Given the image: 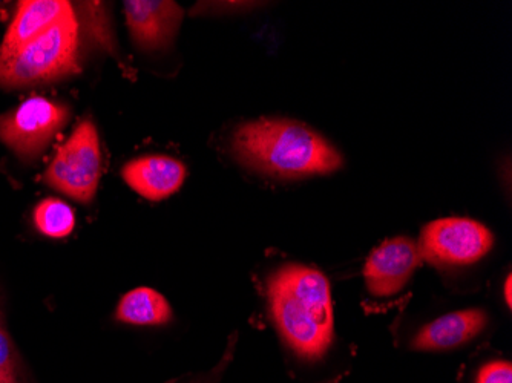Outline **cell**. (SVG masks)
<instances>
[{"label": "cell", "mask_w": 512, "mask_h": 383, "mask_svg": "<svg viewBox=\"0 0 512 383\" xmlns=\"http://www.w3.org/2000/svg\"><path fill=\"white\" fill-rule=\"evenodd\" d=\"M273 327L289 353L295 376L306 383H339L347 373L335 364L336 333L327 276L301 262L276 267L266 284Z\"/></svg>", "instance_id": "1"}, {"label": "cell", "mask_w": 512, "mask_h": 383, "mask_svg": "<svg viewBox=\"0 0 512 383\" xmlns=\"http://www.w3.org/2000/svg\"><path fill=\"white\" fill-rule=\"evenodd\" d=\"M232 146L244 166L272 177L330 174L342 166L341 155L321 135L290 120L246 123L235 132Z\"/></svg>", "instance_id": "2"}, {"label": "cell", "mask_w": 512, "mask_h": 383, "mask_svg": "<svg viewBox=\"0 0 512 383\" xmlns=\"http://www.w3.org/2000/svg\"><path fill=\"white\" fill-rule=\"evenodd\" d=\"M79 45V17L73 13L0 62V88H31L73 76Z\"/></svg>", "instance_id": "3"}, {"label": "cell", "mask_w": 512, "mask_h": 383, "mask_svg": "<svg viewBox=\"0 0 512 383\" xmlns=\"http://www.w3.org/2000/svg\"><path fill=\"white\" fill-rule=\"evenodd\" d=\"M102 177V148L97 126L85 118L60 146L45 172L48 186L79 203L94 201Z\"/></svg>", "instance_id": "4"}, {"label": "cell", "mask_w": 512, "mask_h": 383, "mask_svg": "<svg viewBox=\"0 0 512 383\" xmlns=\"http://www.w3.org/2000/svg\"><path fill=\"white\" fill-rule=\"evenodd\" d=\"M493 246V233L468 218L433 221L424 227L417 243L422 261L439 269L476 264Z\"/></svg>", "instance_id": "5"}, {"label": "cell", "mask_w": 512, "mask_h": 383, "mask_svg": "<svg viewBox=\"0 0 512 383\" xmlns=\"http://www.w3.org/2000/svg\"><path fill=\"white\" fill-rule=\"evenodd\" d=\"M68 118L65 105L45 97H31L13 111L0 115V141L20 160H36Z\"/></svg>", "instance_id": "6"}, {"label": "cell", "mask_w": 512, "mask_h": 383, "mask_svg": "<svg viewBox=\"0 0 512 383\" xmlns=\"http://www.w3.org/2000/svg\"><path fill=\"white\" fill-rule=\"evenodd\" d=\"M421 264V253L414 239L407 236L387 239L371 252L365 262L367 292L373 298H393L405 289Z\"/></svg>", "instance_id": "7"}, {"label": "cell", "mask_w": 512, "mask_h": 383, "mask_svg": "<svg viewBox=\"0 0 512 383\" xmlns=\"http://www.w3.org/2000/svg\"><path fill=\"white\" fill-rule=\"evenodd\" d=\"M126 23L138 48L163 50L171 45L183 20L180 5L171 0H126Z\"/></svg>", "instance_id": "8"}, {"label": "cell", "mask_w": 512, "mask_h": 383, "mask_svg": "<svg viewBox=\"0 0 512 383\" xmlns=\"http://www.w3.org/2000/svg\"><path fill=\"white\" fill-rule=\"evenodd\" d=\"M490 318L482 308L453 311L434 319L414 334L410 348L419 353L457 350L479 338Z\"/></svg>", "instance_id": "9"}, {"label": "cell", "mask_w": 512, "mask_h": 383, "mask_svg": "<svg viewBox=\"0 0 512 383\" xmlns=\"http://www.w3.org/2000/svg\"><path fill=\"white\" fill-rule=\"evenodd\" d=\"M125 183L149 201H161L180 190L186 180L181 161L165 155H146L129 161L122 169Z\"/></svg>", "instance_id": "10"}, {"label": "cell", "mask_w": 512, "mask_h": 383, "mask_svg": "<svg viewBox=\"0 0 512 383\" xmlns=\"http://www.w3.org/2000/svg\"><path fill=\"white\" fill-rule=\"evenodd\" d=\"M76 13L66 0H25L17 5L16 14L0 45V62L13 56L23 45L45 33L65 17Z\"/></svg>", "instance_id": "11"}, {"label": "cell", "mask_w": 512, "mask_h": 383, "mask_svg": "<svg viewBox=\"0 0 512 383\" xmlns=\"http://www.w3.org/2000/svg\"><path fill=\"white\" fill-rule=\"evenodd\" d=\"M172 307L168 299L149 287H138L120 299L115 318L123 324L138 327H158L172 321Z\"/></svg>", "instance_id": "12"}, {"label": "cell", "mask_w": 512, "mask_h": 383, "mask_svg": "<svg viewBox=\"0 0 512 383\" xmlns=\"http://www.w3.org/2000/svg\"><path fill=\"white\" fill-rule=\"evenodd\" d=\"M34 224L48 238H66L76 227V213L65 201L46 198L34 210Z\"/></svg>", "instance_id": "13"}, {"label": "cell", "mask_w": 512, "mask_h": 383, "mask_svg": "<svg viewBox=\"0 0 512 383\" xmlns=\"http://www.w3.org/2000/svg\"><path fill=\"white\" fill-rule=\"evenodd\" d=\"M0 383H31L22 356L4 325H0Z\"/></svg>", "instance_id": "14"}, {"label": "cell", "mask_w": 512, "mask_h": 383, "mask_svg": "<svg viewBox=\"0 0 512 383\" xmlns=\"http://www.w3.org/2000/svg\"><path fill=\"white\" fill-rule=\"evenodd\" d=\"M234 353L235 344H230L224 356L221 357L220 362L211 370L186 374V376L172 380L169 383H221V380L226 376V371L229 370V365L234 361Z\"/></svg>", "instance_id": "15"}, {"label": "cell", "mask_w": 512, "mask_h": 383, "mask_svg": "<svg viewBox=\"0 0 512 383\" xmlns=\"http://www.w3.org/2000/svg\"><path fill=\"white\" fill-rule=\"evenodd\" d=\"M473 383H512V364L508 359H493L477 368Z\"/></svg>", "instance_id": "16"}, {"label": "cell", "mask_w": 512, "mask_h": 383, "mask_svg": "<svg viewBox=\"0 0 512 383\" xmlns=\"http://www.w3.org/2000/svg\"><path fill=\"white\" fill-rule=\"evenodd\" d=\"M511 275H508V278H506L505 282V301L506 304H508V307H511Z\"/></svg>", "instance_id": "17"}, {"label": "cell", "mask_w": 512, "mask_h": 383, "mask_svg": "<svg viewBox=\"0 0 512 383\" xmlns=\"http://www.w3.org/2000/svg\"><path fill=\"white\" fill-rule=\"evenodd\" d=\"M0 325H4V310H2V305H0Z\"/></svg>", "instance_id": "18"}]
</instances>
